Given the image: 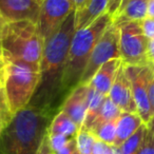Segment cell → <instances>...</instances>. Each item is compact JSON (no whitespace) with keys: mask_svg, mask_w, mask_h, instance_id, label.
<instances>
[{"mask_svg":"<svg viewBox=\"0 0 154 154\" xmlns=\"http://www.w3.org/2000/svg\"><path fill=\"white\" fill-rule=\"evenodd\" d=\"M75 33V11H73L62 26L45 40L40 61V80L29 106L50 110L62 94V80Z\"/></svg>","mask_w":154,"mask_h":154,"instance_id":"cell-1","label":"cell"},{"mask_svg":"<svg viewBox=\"0 0 154 154\" xmlns=\"http://www.w3.org/2000/svg\"><path fill=\"white\" fill-rule=\"evenodd\" d=\"M51 111L28 106L14 114L0 136V154H37L48 133Z\"/></svg>","mask_w":154,"mask_h":154,"instance_id":"cell-2","label":"cell"},{"mask_svg":"<svg viewBox=\"0 0 154 154\" xmlns=\"http://www.w3.org/2000/svg\"><path fill=\"white\" fill-rule=\"evenodd\" d=\"M45 41L35 22H7L1 40V53L7 62H20L40 72Z\"/></svg>","mask_w":154,"mask_h":154,"instance_id":"cell-3","label":"cell"},{"mask_svg":"<svg viewBox=\"0 0 154 154\" xmlns=\"http://www.w3.org/2000/svg\"><path fill=\"white\" fill-rule=\"evenodd\" d=\"M112 22L113 17L107 12L89 26L76 31L69 51L62 80V93L72 91L79 85L95 45Z\"/></svg>","mask_w":154,"mask_h":154,"instance_id":"cell-4","label":"cell"},{"mask_svg":"<svg viewBox=\"0 0 154 154\" xmlns=\"http://www.w3.org/2000/svg\"><path fill=\"white\" fill-rule=\"evenodd\" d=\"M39 80V71L20 62H7L3 89L12 113H17L30 105Z\"/></svg>","mask_w":154,"mask_h":154,"instance_id":"cell-5","label":"cell"},{"mask_svg":"<svg viewBox=\"0 0 154 154\" xmlns=\"http://www.w3.org/2000/svg\"><path fill=\"white\" fill-rule=\"evenodd\" d=\"M119 29L120 58L126 66L149 64L147 47L149 39L143 34L140 21H122L116 23Z\"/></svg>","mask_w":154,"mask_h":154,"instance_id":"cell-6","label":"cell"},{"mask_svg":"<svg viewBox=\"0 0 154 154\" xmlns=\"http://www.w3.org/2000/svg\"><path fill=\"white\" fill-rule=\"evenodd\" d=\"M115 58H120L119 29L115 22H112L95 45L79 84H89L103 63Z\"/></svg>","mask_w":154,"mask_h":154,"instance_id":"cell-7","label":"cell"},{"mask_svg":"<svg viewBox=\"0 0 154 154\" xmlns=\"http://www.w3.org/2000/svg\"><path fill=\"white\" fill-rule=\"evenodd\" d=\"M125 68L132 87L137 114L140 116L143 124L147 125L153 116L149 103V97H148V84H149L150 77L153 74L152 66L150 63L145 66H126L125 64Z\"/></svg>","mask_w":154,"mask_h":154,"instance_id":"cell-8","label":"cell"},{"mask_svg":"<svg viewBox=\"0 0 154 154\" xmlns=\"http://www.w3.org/2000/svg\"><path fill=\"white\" fill-rule=\"evenodd\" d=\"M74 11L71 0H42L37 29L41 38H50Z\"/></svg>","mask_w":154,"mask_h":154,"instance_id":"cell-9","label":"cell"},{"mask_svg":"<svg viewBox=\"0 0 154 154\" xmlns=\"http://www.w3.org/2000/svg\"><path fill=\"white\" fill-rule=\"evenodd\" d=\"M41 0H0V15L7 22L29 20L37 23Z\"/></svg>","mask_w":154,"mask_h":154,"instance_id":"cell-10","label":"cell"},{"mask_svg":"<svg viewBox=\"0 0 154 154\" xmlns=\"http://www.w3.org/2000/svg\"><path fill=\"white\" fill-rule=\"evenodd\" d=\"M89 90V84H79L71 91L60 108V111L66 113L79 129L84 125L88 111Z\"/></svg>","mask_w":154,"mask_h":154,"instance_id":"cell-11","label":"cell"},{"mask_svg":"<svg viewBox=\"0 0 154 154\" xmlns=\"http://www.w3.org/2000/svg\"><path fill=\"white\" fill-rule=\"evenodd\" d=\"M109 97L122 112L137 113L136 105H135L134 97H133L132 87H131L130 79L127 75L124 62L120 66L115 80L112 85Z\"/></svg>","mask_w":154,"mask_h":154,"instance_id":"cell-12","label":"cell"},{"mask_svg":"<svg viewBox=\"0 0 154 154\" xmlns=\"http://www.w3.org/2000/svg\"><path fill=\"white\" fill-rule=\"evenodd\" d=\"M122 64V58L111 59L106 63H103L97 70V72L92 77V79L90 80V82H89L90 87L100 94L108 96Z\"/></svg>","mask_w":154,"mask_h":154,"instance_id":"cell-13","label":"cell"},{"mask_svg":"<svg viewBox=\"0 0 154 154\" xmlns=\"http://www.w3.org/2000/svg\"><path fill=\"white\" fill-rule=\"evenodd\" d=\"M110 2L111 0H91L82 10L75 12L76 31L89 26L107 13L109 11Z\"/></svg>","mask_w":154,"mask_h":154,"instance_id":"cell-14","label":"cell"},{"mask_svg":"<svg viewBox=\"0 0 154 154\" xmlns=\"http://www.w3.org/2000/svg\"><path fill=\"white\" fill-rule=\"evenodd\" d=\"M143 125V119L137 113L122 112L116 122V138L114 147H120L122 143L134 134Z\"/></svg>","mask_w":154,"mask_h":154,"instance_id":"cell-15","label":"cell"},{"mask_svg":"<svg viewBox=\"0 0 154 154\" xmlns=\"http://www.w3.org/2000/svg\"><path fill=\"white\" fill-rule=\"evenodd\" d=\"M79 131V128L76 126L74 122L63 113L59 111L50 122L49 129H48V134H58L63 135L66 137H75Z\"/></svg>","mask_w":154,"mask_h":154,"instance_id":"cell-16","label":"cell"},{"mask_svg":"<svg viewBox=\"0 0 154 154\" xmlns=\"http://www.w3.org/2000/svg\"><path fill=\"white\" fill-rule=\"evenodd\" d=\"M122 110L111 100L109 95L106 96L103 106L100 108V111H99L98 115H97L94 122L91 126L90 131L92 132L94 129H96L97 127L105 124V122H112V120H117L118 117L120 116V114H122Z\"/></svg>","mask_w":154,"mask_h":154,"instance_id":"cell-17","label":"cell"},{"mask_svg":"<svg viewBox=\"0 0 154 154\" xmlns=\"http://www.w3.org/2000/svg\"><path fill=\"white\" fill-rule=\"evenodd\" d=\"M90 86V85H89ZM106 96L103 94H100L99 92H97L96 90H94L93 88L90 87V90H89V106H88V111H87L86 119L82 125V128H86L88 130H90L91 126L94 122L95 118L97 117L99 111H100V108L103 103Z\"/></svg>","mask_w":154,"mask_h":154,"instance_id":"cell-18","label":"cell"},{"mask_svg":"<svg viewBox=\"0 0 154 154\" xmlns=\"http://www.w3.org/2000/svg\"><path fill=\"white\" fill-rule=\"evenodd\" d=\"M148 131L147 125L143 124L133 135H131L126 141L122 143L120 147H118L120 154H136L140 148L143 138L146 136V133Z\"/></svg>","mask_w":154,"mask_h":154,"instance_id":"cell-19","label":"cell"},{"mask_svg":"<svg viewBox=\"0 0 154 154\" xmlns=\"http://www.w3.org/2000/svg\"><path fill=\"white\" fill-rule=\"evenodd\" d=\"M95 135L90 130L86 128H80L78 133L75 136L76 140V148L79 154H93L95 141Z\"/></svg>","mask_w":154,"mask_h":154,"instance_id":"cell-20","label":"cell"},{"mask_svg":"<svg viewBox=\"0 0 154 154\" xmlns=\"http://www.w3.org/2000/svg\"><path fill=\"white\" fill-rule=\"evenodd\" d=\"M116 122H117V120L105 122V124L97 127L96 129H94L92 133L98 140L103 141L108 145L114 146L116 138Z\"/></svg>","mask_w":154,"mask_h":154,"instance_id":"cell-21","label":"cell"},{"mask_svg":"<svg viewBox=\"0 0 154 154\" xmlns=\"http://www.w3.org/2000/svg\"><path fill=\"white\" fill-rule=\"evenodd\" d=\"M14 114L10 109L3 87H0V125L5 128L13 118Z\"/></svg>","mask_w":154,"mask_h":154,"instance_id":"cell-22","label":"cell"},{"mask_svg":"<svg viewBox=\"0 0 154 154\" xmlns=\"http://www.w3.org/2000/svg\"><path fill=\"white\" fill-rule=\"evenodd\" d=\"M50 140V145H51L53 151L58 152L61 149H63L70 141V137L63 136V135H58V134H48ZM73 138V137H72Z\"/></svg>","mask_w":154,"mask_h":154,"instance_id":"cell-23","label":"cell"},{"mask_svg":"<svg viewBox=\"0 0 154 154\" xmlns=\"http://www.w3.org/2000/svg\"><path fill=\"white\" fill-rule=\"evenodd\" d=\"M136 154H154V135L151 131H149V129Z\"/></svg>","mask_w":154,"mask_h":154,"instance_id":"cell-24","label":"cell"},{"mask_svg":"<svg viewBox=\"0 0 154 154\" xmlns=\"http://www.w3.org/2000/svg\"><path fill=\"white\" fill-rule=\"evenodd\" d=\"M140 24L145 36L148 39H154V19L147 17L140 21Z\"/></svg>","mask_w":154,"mask_h":154,"instance_id":"cell-25","label":"cell"},{"mask_svg":"<svg viewBox=\"0 0 154 154\" xmlns=\"http://www.w3.org/2000/svg\"><path fill=\"white\" fill-rule=\"evenodd\" d=\"M112 151H113V146L96 139L94 149H93V154H112Z\"/></svg>","mask_w":154,"mask_h":154,"instance_id":"cell-26","label":"cell"},{"mask_svg":"<svg viewBox=\"0 0 154 154\" xmlns=\"http://www.w3.org/2000/svg\"><path fill=\"white\" fill-rule=\"evenodd\" d=\"M148 97H149V103L150 106H151L152 114L154 115V73L150 77L149 84H148Z\"/></svg>","mask_w":154,"mask_h":154,"instance_id":"cell-27","label":"cell"},{"mask_svg":"<svg viewBox=\"0 0 154 154\" xmlns=\"http://www.w3.org/2000/svg\"><path fill=\"white\" fill-rule=\"evenodd\" d=\"M76 151H77L76 140H75V137H73V138L70 139L69 143L63 148V149H61L60 151L56 152L55 154H74Z\"/></svg>","mask_w":154,"mask_h":154,"instance_id":"cell-28","label":"cell"},{"mask_svg":"<svg viewBox=\"0 0 154 154\" xmlns=\"http://www.w3.org/2000/svg\"><path fill=\"white\" fill-rule=\"evenodd\" d=\"M37 154H55V152L53 151L51 145H50L48 133H47V135H45V139H43V141H42V143H41L40 148H39V151Z\"/></svg>","mask_w":154,"mask_h":154,"instance_id":"cell-29","label":"cell"},{"mask_svg":"<svg viewBox=\"0 0 154 154\" xmlns=\"http://www.w3.org/2000/svg\"><path fill=\"white\" fill-rule=\"evenodd\" d=\"M147 59L150 64L154 63V39H149V41H148Z\"/></svg>","mask_w":154,"mask_h":154,"instance_id":"cell-30","label":"cell"},{"mask_svg":"<svg viewBox=\"0 0 154 154\" xmlns=\"http://www.w3.org/2000/svg\"><path fill=\"white\" fill-rule=\"evenodd\" d=\"M91 0H71L73 5V9H74L75 12H78L80 10H82Z\"/></svg>","mask_w":154,"mask_h":154,"instance_id":"cell-31","label":"cell"},{"mask_svg":"<svg viewBox=\"0 0 154 154\" xmlns=\"http://www.w3.org/2000/svg\"><path fill=\"white\" fill-rule=\"evenodd\" d=\"M148 18L154 19V0H149L148 2Z\"/></svg>","mask_w":154,"mask_h":154,"instance_id":"cell-32","label":"cell"},{"mask_svg":"<svg viewBox=\"0 0 154 154\" xmlns=\"http://www.w3.org/2000/svg\"><path fill=\"white\" fill-rule=\"evenodd\" d=\"M7 23L5 19L2 18V16L0 15V54L1 53V40H2V32H3V28H5V24Z\"/></svg>","mask_w":154,"mask_h":154,"instance_id":"cell-33","label":"cell"},{"mask_svg":"<svg viewBox=\"0 0 154 154\" xmlns=\"http://www.w3.org/2000/svg\"><path fill=\"white\" fill-rule=\"evenodd\" d=\"M147 127H148V129H149V131H151L152 134L154 135V115L152 116L151 120L147 124Z\"/></svg>","mask_w":154,"mask_h":154,"instance_id":"cell-34","label":"cell"},{"mask_svg":"<svg viewBox=\"0 0 154 154\" xmlns=\"http://www.w3.org/2000/svg\"><path fill=\"white\" fill-rule=\"evenodd\" d=\"M5 75L0 73V87H3V82H5Z\"/></svg>","mask_w":154,"mask_h":154,"instance_id":"cell-35","label":"cell"},{"mask_svg":"<svg viewBox=\"0 0 154 154\" xmlns=\"http://www.w3.org/2000/svg\"><path fill=\"white\" fill-rule=\"evenodd\" d=\"M112 154H120L118 148H116V147H114V146H113V151H112Z\"/></svg>","mask_w":154,"mask_h":154,"instance_id":"cell-36","label":"cell"},{"mask_svg":"<svg viewBox=\"0 0 154 154\" xmlns=\"http://www.w3.org/2000/svg\"><path fill=\"white\" fill-rule=\"evenodd\" d=\"M3 129H5V128H3V127H2V126H1V125H0V136H1V133H2Z\"/></svg>","mask_w":154,"mask_h":154,"instance_id":"cell-37","label":"cell"},{"mask_svg":"<svg viewBox=\"0 0 154 154\" xmlns=\"http://www.w3.org/2000/svg\"><path fill=\"white\" fill-rule=\"evenodd\" d=\"M151 66H152V70H153V73H154V63L151 64Z\"/></svg>","mask_w":154,"mask_h":154,"instance_id":"cell-38","label":"cell"},{"mask_svg":"<svg viewBox=\"0 0 154 154\" xmlns=\"http://www.w3.org/2000/svg\"><path fill=\"white\" fill-rule=\"evenodd\" d=\"M74 154H79V153H78V151H76V152H75Z\"/></svg>","mask_w":154,"mask_h":154,"instance_id":"cell-39","label":"cell"},{"mask_svg":"<svg viewBox=\"0 0 154 154\" xmlns=\"http://www.w3.org/2000/svg\"><path fill=\"white\" fill-rule=\"evenodd\" d=\"M41 1H42V0H41Z\"/></svg>","mask_w":154,"mask_h":154,"instance_id":"cell-40","label":"cell"}]
</instances>
